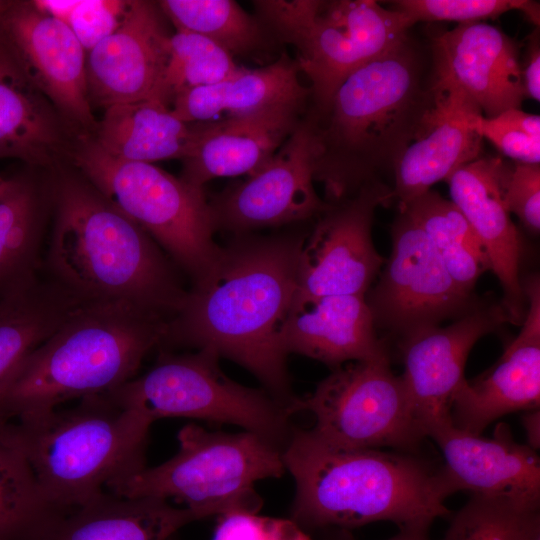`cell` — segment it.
<instances>
[{
  "label": "cell",
  "mask_w": 540,
  "mask_h": 540,
  "mask_svg": "<svg viewBox=\"0 0 540 540\" xmlns=\"http://www.w3.org/2000/svg\"><path fill=\"white\" fill-rule=\"evenodd\" d=\"M305 236H234L187 291L164 343L209 350L234 361L290 408L297 397L280 335L295 296Z\"/></svg>",
  "instance_id": "1"
},
{
  "label": "cell",
  "mask_w": 540,
  "mask_h": 540,
  "mask_svg": "<svg viewBox=\"0 0 540 540\" xmlns=\"http://www.w3.org/2000/svg\"><path fill=\"white\" fill-rule=\"evenodd\" d=\"M48 174L44 272L83 303L125 302L171 319L187 291L162 248L70 165Z\"/></svg>",
  "instance_id": "2"
},
{
  "label": "cell",
  "mask_w": 540,
  "mask_h": 540,
  "mask_svg": "<svg viewBox=\"0 0 540 540\" xmlns=\"http://www.w3.org/2000/svg\"><path fill=\"white\" fill-rule=\"evenodd\" d=\"M283 462L295 481L290 519L306 532L376 521L429 528L449 514L441 467L410 452L344 448L294 430Z\"/></svg>",
  "instance_id": "3"
},
{
  "label": "cell",
  "mask_w": 540,
  "mask_h": 540,
  "mask_svg": "<svg viewBox=\"0 0 540 540\" xmlns=\"http://www.w3.org/2000/svg\"><path fill=\"white\" fill-rule=\"evenodd\" d=\"M433 101L423 61L408 37L351 73L316 114L314 181L327 203L382 181L413 141Z\"/></svg>",
  "instance_id": "4"
},
{
  "label": "cell",
  "mask_w": 540,
  "mask_h": 540,
  "mask_svg": "<svg viewBox=\"0 0 540 540\" xmlns=\"http://www.w3.org/2000/svg\"><path fill=\"white\" fill-rule=\"evenodd\" d=\"M168 318L125 302L85 303L0 388V420L46 412L131 380L164 344Z\"/></svg>",
  "instance_id": "5"
},
{
  "label": "cell",
  "mask_w": 540,
  "mask_h": 540,
  "mask_svg": "<svg viewBox=\"0 0 540 540\" xmlns=\"http://www.w3.org/2000/svg\"><path fill=\"white\" fill-rule=\"evenodd\" d=\"M150 426L107 394L84 397L69 408L0 420L2 434L25 458L42 495L62 513L144 468Z\"/></svg>",
  "instance_id": "6"
},
{
  "label": "cell",
  "mask_w": 540,
  "mask_h": 540,
  "mask_svg": "<svg viewBox=\"0 0 540 540\" xmlns=\"http://www.w3.org/2000/svg\"><path fill=\"white\" fill-rule=\"evenodd\" d=\"M177 439L173 457L112 482L106 491L126 498L173 499L201 519L234 512L256 514L262 499L255 483L286 471L283 448L250 431L212 432L188 424Z\"/></svg>",
  "instance_id": "7"
},
{
  "label": "cell",
  "mask_w": 540,
  "mask_h": 540,
  "mask_svg": "<svg viewBox=\"0 0 540 540\" xmlns=\"http://www.w3.org/2000/svg\"><path fill=\"white\" fill-rule=\"evenodd\" d=\"M67 165L141 227L193 283L209 271L220 246L213 239L216 229L202 187L153 163L113 157L91 136L75 139Z\"/></svg>",
  "instance_id": "8"
},
{
  "label": "cell",
  "mask_w": 540,
  "mask_h": 540,
  "mask_svg": "<svg viewBox=\"0 0 540 540\" xmlns=\"http://www.w3.org/2000/svg\"><path fill=\"white\" fill-rule=\"evenodd\" d=\"M256 17L279 42L294 46L311 82L316 114L354 71L408 37L405 17L373 0H259Z\"/></svg>",
  "instance_id": "9"
},
{
  "label": "cell",
  "mask_w": 540,
  "mask_h": 540,
  "mask_svg": "<svg viewBox=\"0 0 540 540\" xmlns=\"http://www.w3.org/2000/svg\"><path fill=\"white\" fill-rule=\"evenodd\" d=\"M115 403L151 424L161 418L186 417L233 424L284 448L293 429L289 407L265 389L241 385L219 367V356L162 353L145 374L106 393Z\"/></svg>",
  "instance_id": "10"
},
{
  "label": "cell",
  "mask_w": 540,
  "mask_h": 540,
  "mask_svg": "<svg viewBox=\"0 0 540 540\" xmlns=\"http://www.w3.org/2000/svg\"><path fill=\"white\" fill-rule=\"evenodd\" d=\"M293 414L308 411L311 431L335 446L353 449L392 447L415 451L426 438L421 431L402 378L389 358L353 361L332 369L315 390L296 398Z\"/></svg>",
  "instance_id": "11"
},
{
  "label": "cell",
  "mask_w": 540,
  "mask_h": 540,
  "mask_svg": "<svg viewBox=\"0 0 540 540\" xmlns=\"http://www.w3.org/2000/svg\"><path fill=\"white\" fill-rule=\"evenodd\" d=\"M391 238L390 256L366 299L375 328L402 339L456 319L478 303L454 283L425 232L407 211L399 210Z\"/></svg>",
  "instance_id": "12"
},
{
  "label": "cell",
  "mask_w": 540,
  "mask_h": 540,
  "mask_svg": "<svg viewBox=\"0 0 540 540\" xmlns=\"http://www.w3.org/2000/svg\"><path fill=\"white\" fill-rule=\"evenodd\" d=\"M391 201L392 187L376 181L328 203L301 246L295 296H365L385 262L372 241L375 211Z\"/></svg>",
  "instance_id": "13"
},
{
  "label": "cell",
  "mask_w": 540,
  "mask_h": 540,
  "mask_svg": "<svg viewBox=\"0 0 540 540\" xmlns=\"http://www.w3.org/2000/svg\"><path fill=\"white\" fill-rule=\"evenodd\" d=\"M316 117L307 109L258 172L209 201L216 230L236 235L319 216L328 206L314 188Z\"/></svg>",
  "instance_id": "14"
},
{
  "label": "cell",
  "mask_w": 540,
  "mask_h": 540,
  "mask_svg": "<svg viewBox=\"0 0 540 540\" xmlns=\"http://www.w3.org/2000/svg\"><path fill=\"white\" fill-rule=\"evenodd\" d=\"M0 43L49 99L75 137L92 136L98 120L87 87V52L72 30L34 1H8Z\"/></svg>",
  "instance_id": "15"
},
{
  "label": "cell",
  "mask_w": 540,
  "mask_h": 540,
  "mask_svg": "<svg viewBox=\"0 0 540 540\" xmlns=\"http://www.w3.org/2000/svg\"><path fill=\"white\" fill-rule=\"evenodd\" d=\"M506 323L511 321L501 302H478L449 325L428 327L400 339L402 378L425 437L452 423L453 396L466 379L465 364L471 349Z\"/></svg>",
  "instance_id": "16"
},
{
  "label": "cell",
  "mask_w": 540,
  "mask_h": 540,
  "mask_svg": "<svg viewBox=\"0 0 540 540\" xmlns=\"http://www.w3.org/2000/svg\"><path fill=\"white\" fill-rule=\"evenodd\" d=\"M166 20L157 2L128 1L118 27L87 53L92 108L155 98L169 56Z\"/></svg>",
  "instance_id": "17"
},
{
  "label": "cell",
  "mask_w": 540,
  "mask_h": 540,
  "mask_svg": "<svg viewBox=\"0 0 540 540\" xmlns=\"http://www.w3.org/2000/svg\"><path fill=\"white\" fill-rule=\"evenodd\" d=\"M528 303L519 334L498 361L477 377L465 379L453 396L452 424L481 435L498 418L540 405V282L538 275L522 282Z\"/></svg>",
  "instance_id": "18"
},
{
  "label": "cell",
  "mask_w": 540,
  "mask_h": 540,
  "mask_svg": "<svg viewBox=\"0 0 540 540\" xmlns=\"http://www.w3.org/2000/svg\"><path fill=\"white\" fill-rule=\"evenodd\" d=\"M428 437L442 451L441 471L451 495L468 491L539 509V456L516 442L505 423L497 425L492 438L468 433L452 423L435 428Z\"/></svg>",
  "instance_id": "19"
},
{
  "label": "cell",
  "mask_w": 540,
  "mask_h": 540,
  "mask_svg": "<svg viewBox=\"0 0 540 540\" xmlns=\"http://www.w3.org/2000/svg\"><path fill=\"white\" fill-rule=\"evenodd\" d=\"M513 165L501 157L480 156L446 180L451 201L480 240L503 289L502 305L510 321L521 325L526 298L520 280L522 242L506 206V181Z\"/></svg>",
  "instance_id": "20"
},
{
  "label": "cell",
  "mask_w": 540,
  "mask_h": 540,
  "mask_svg": "<svg viewBox=\"0 0 540 540\" xmlns=\"http://www.w3.org/2000/svg\"><path fill=\"white\" fill-rule=\"evenodd\" d=\"M433 79L466 93L484 117L520 108L525 98L515 42L484 23L458 24L433 38Z\"/></svg>",
  "instance_id": "21"
},
{
  "label": "cell",
  "mask_w": 540,
  "mask_h": 540,
  "mask_svg": "<svg viewBox=\"0 0 540 540\" xmlns=\"http://www.w3.org/2000/svg\"><path fill=\"white\" fill-rule=\"evenodd\" d=\"M432 104L413 141L395 164L392 201L401 207L481 156L474 129L479 107L461 89L432 78Z\"/></svg>",
  "instance_id": "22"
},
{
  "label": "cell",
  "mask_w": 540,
  "mask_h": 540,
  "mask_svg": "<svg viewBox=\"0 0 540 540\" xmlns=\"http://www.w3.org/2000/svg\"><path fill=\"white\" fill-rule=\"evenodd\" d=\"M306 104L282 103L244 115L196 123L194 144L181 160L180 178L203 188L214 178L255 174L293 132L307 110Z\"/></svg>",
  "instance_id": "23"
},
{
  "label": "cell",
  "mask_w": 540,
  "mask_h": 540,
  "mask_svg": "<svg viewBox=\"0 0 540 540\" xmlns=\"http://www.w3.org/2000/svg\"><path fill=\"white\" fill-rule=\"evenodd\" d=\"M281 347L336 368L348 362L389 358L362 295L294 296L281 329Z\"/></svg>",
  "instance_id": "24"
},
{
  "label": "cell",
  "mask_w": 540,
  "mask_h": 540,
  "mask_svg": "<svg viewBox=\"0 0 540 540\" xmlns=\"http://www.w3.org/2000/svg\"><path fill=\"white\" fill-rule=\"evenodd\" d=\"M75 139L58 110L0 43V158L53 171L67 165Z\"/></svg>",
  "instance_id": "25"
},
{
  "label": "cell",
  "mask_w": 540,
  "mask_h": 540,
  "mask_svg": "<svg viewBox=\"0 0 540 540\" xmlns=\"http://www.w3.org/2000/svg\"><path fill=\"white\" fill-rule=\"evenodd\" d=\"M200 516L157 497L126 498L107 491L58 515L29 540H171Z\"/></svg>",
  "instance_id": "26"
},
{
  "label": "cell",
  "mask_w": 540,
  "mask_h": 540,
  "mask_svg": "<svg viewBox=\"0 0 540 540\" xmlns=\"http://www.w3.org/2000/svg\"><path fill=\"white\" fill-rule=\"evenodd\" d=\"M50 218L48 172L11 179L0 197V304L42 275Z\"/></svg>",
  "instance_id": "27"
},
{
  "label": "cell",
  "mask_w": 540,
  "mask_h": 540,
  "mask_svg": "<svg viewBox=\"0 0 540 540\" xmlns=\"http://www.w3.org/2000/svg\"><path fill=\"white\" fill-rule=\"evenodd\" d=\"M296 59L282 53L273 63L255 69L241 67L219 83L176 95L170 109L186 123H204L255 112L289 102H307L309 88L299 79Z\"/></svg>",
  "instance_id": "28"
},
{
  "label": "cell",
  "mask_w": 540,
  "mask_h": 540,
  "mask_svg": "<svg viewBox=\"0 0 540 540\" xmlns=\"http://www.w3.org/2000/svg\"><path fill=\"white\" fill-rule=\"evenodd\" d=\"M196 130V123L180 120L161 101L145 99L106 107L91 137L113 157L153 163L183 160L194 144Z\"/></svg>",
  "instance_id": "29"
},
{
  "label": "cell",
  "mask_w": 540,
  "mask_h": 540,
  "mask_svg": "<svg viewBox=\"0 0 540 540\" xmlns=\"http://www.w3.org/2000/svg\"><path fill=\"white\" fill-rule=\"evenodd\" d=\"M83 304L44 271L31 286L0 304V388Z\"/></svg>",
  "instance_id": "30"
},
{
  "label": "cell",
  "mask_w": 540,
  "mask_h": 540,
  "mask_svg": "<svg viewBox=\"0 0 540 540\" xmlns=\"http://www.w3.org/2000/svg\"><path fill=\"white\" fill-rule=\"evenodd\" d=\"M425 232L454 283L467 294L490 270L487 254L477 235L451 200L429 190L399 207Z\"/></svg>",
  "instance_id": "31"
},
{
  "label": "cell",
  "mask_w": 540,
  "mask_h": 540,
  "mask_svg": "<svg viewBox=\"0 0 540 540\" xmlns=\"http://www.w3.org/2000/svg\"><path fill=\"white\" fill-rule=\"evenodd\" d=\"M176 31L204 36L227 52L247 55L261 49L270 33L253 15L233 0L157 1Z\"/></svg>",
  "instance_id": "32"
},
{
  "label": "cell",
  "mask_w": 540,
  "mask_h": 540,
  "mask_svg": "<svg viewBox=\"0 0 540 540\" xmlns=\"http://www.w3.org/2000/svg\"><path fill=\"white\" fill-rule=\"evenodd\" d=\"M60 514L42 495L23 455L0 430V540H29Z\"/></svg>",
  "instance_id": "33"
},
{
  "label": "cell",
  "mask_w": 540,
  "mask_h": 540,
  "mask_svg": "<svg viewBox=\"0 0 540 540\" xmlns=\"http://www.w3.org/2000/svg\"><path fill=\"white\" fill-rule=\"evenodd\" d=\"M240 69L234 57L210 39L175 31L169 39L168 61L154 99L170 108L179 93L219 83Z\"/></svg>",
  "instance_id": "34"
},
{
  "label": "cell",
  "mask_w": 540,
  "mask_h": 540,
  "mask_svg": "<svg viewBox=\"0 0 540 540\" xmlns=\"http://www.w3.org/2000/svg\"><path fill=\"white\" fill-rule=\"evenodd\" d=\"M538 532L539 509L472 495L452 518L444 540H531Z\"/></svg>",
  "instance_id": "35"
},
{
  "label": "cell",
  "mask_w": 540,
  "mask_h": 540,
  "mask_svg": "<svg viewBox=\"0 0 540 540\" xmlns=\"http://www.w3.org/2000/svg\"><path fill=\"white\" fill-rule=\"evenodd\" d=\"M393 9L400 12L409 26L417 22H481L511 10L523 12L539 26V3L527 0H398Z\"/></svg>",
  "instance_id": "36"
},
{
  "label": "cell",
  "mask_w": 540,
  "mask_h": 540,
  "mask_svg": "<svg viewBox=\"0 0 540 540\" xmlns=\"http://www.w3.org/2000/svg\"><path fill=\"white\" fill-rule=\"evenodd\" d=\"M476 133L492 143L503 156L516 163L539 164L540 117L520 108L508 109L494 117L479 115Z\"/></svg>",
  "instance_id": "37"
},
{
  "label": "cell",
  "mask_w": 540,
  "mask_h": 540,
  "mask_svg": "<svg viewBox=\"0 0 540 540\" xmlns=\"http://www.w3.org/2000/svg\"><path fill=\"white\" fill-rule=\"evenodd\" d=\"M212 540H314L291 519L234 512L219 516Z\"/></svg>",
  "instance_id": "38"
},
{
  "label": "cell",
  "mask_w": 540,
  "mask_h": 540,
  "mask_svg": "<svg viewBox=\"0 0 540 540\" xmlns=\"http://www.w3.org/2000/svg\"><path fill=\"white\" fill-rule=\"evenodd\" d=\"M128 1H74L64 22L88 53L120 24Z\"/></svg>",
  "instance_id": "39"
},
{
  "label": "cell",
  "mask_w": 540,
  "mask_h": 540,
  "mask_svg": "<svg viewBox=\"0 0 540 540\" xmlns=\"http://www.w3.org/2000/svg\"><path fill=\"white\" fill-rule=\"evenodd\" d=\"M505 203L533 234L540 230V165L516 163L506 181Z\"/></svg>",
  "instance_id": "40"
},
{
  "label": "cell",
  "mask_w": 540,
  "mask_h": 540,
  "mask_svg": "<svg viewBox=\"0 0 540 540\" xmlns=\"http://www.w3.org/2000/svg\"><path fill=\"white\" fill-rule=\"evenodd\" d=\"M521 70L525 97H529L535 101H539L540 41L538 27L529 35L524 56V63L523 65H521Z\"/></svg>",
  "instance_id": "41"
},
{
  "label": "cell",
  "mask_w": 540,
  "mask_h": 540,
  "mask_svg": "<svg viewBox=\"0 0 540 540\" xmlns=\"http://www.w3.org/2000/svg\"><path fill=\"white\" fill-rule=\"evenodd\" d=\"M428 528L406 527L401 528L399 533L388 540H428ZM323 540H355L350 530L327 529Z\"/></svg>",
  "instance_id": "42"
},
{
  "label": "cell",
  "mask_w": 540,
  "mask_h": 540,
  "mask_svg": "<svg viewBox=\"0 0 540 540\" xmlns=\"http://www.w3.org/2000/svg\"><path fill=\"white\" fill-rule=\"evenodd\" d=\"M521 422L527 437V445L533 450L540 447V411L539 409L528 410L521 417Z\"/></svg>",
  "instance_id": "43"
},
{
  "label": "cell",
  "mask_w": 540,
  "mask_h": 540,
  "mask_svg": "<svg viewBox=\"0 0 540 540\" xmlns=\"http://www.w3.org/2000/svg\"><path fill=\"white\" fill-rule=\"evenodd\" d=\"M11 180H5L0 177V197L6 192L9 188Z\"/></svg>",
  "instance_id": "44"
},
{
  "label": "cell",
  "mask_w": 540,
  "mask_h": 540,
  "mask_svg": "<svg viewBox=\"0 0 540 540\" xmlns=\"http://www.w3.org/2000/svg\"><path fill=\"white\" fill-rule=\"evenodd\" d=\"M8 1H0V16L2 14V11L6 7Z\"/></svg>",
  "instance_id": "45"
},
{
  "label": "cell",
  "mask_w": 540,
  "mask_h": 540,
  "mask_svg": "<svg viewBox=\"0 0 540 540\" xmlns=\"http://www.w3.org/2000/svg\"><path fill=\"white\" fill-rule=\"evenodd\" d=\"M531 540H540V532L536 533Z\"/></svg>",
  "instance_id": "46"
}]
</instances>
